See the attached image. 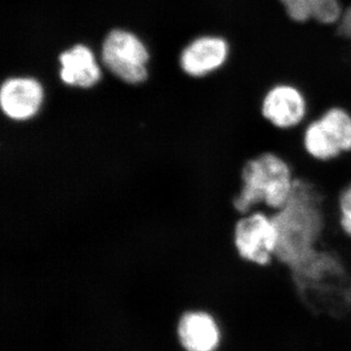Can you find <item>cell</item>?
Segmentation results:
<instances>
[{"label":"cell","mask_w":351,"mask_h":351,"mask_svg":"<svg viewBox=\"0 0 351 351\" xmlns=\"http://www.w3.org/2000/svg\"><path fill=\"white\" fill-rule=\"evenodd\" d=\"M270 214L279 234L274 260L289 269L306 262L317 248L330 219L339 218L338 200L313 182L298 177L290 199Z\"/></svg>","instance_id":"obj_1"},{"label":"cell","mask_w":351,"mask_h":351,"mask_svg":"<svg viewBox=\"0 0 351 351\" xmlns=\"http://www.w3.org/2000/svg\"><path fill=\"white\" fill-rule=\"evenodd\" d=\"M294 178L290 163L276 152L252 157L242 167L241 188L233 207L239 216L260 208L274 213L290 199Z\"/></svg>","instance_id":"obj_2"},{"label":"cell","mask_w":351,"mask_h":351,"mask_svg":"<svg viewBox=\"0 0 351 351\" xmlns=\"http://www.w3.org/2000/svg\"><path fill=\"white\" fill-rule=\"evenodd\" d=\"M278 240L271 214L262 208L240 216L233 228V243L240 258L258 267L274 262Z\"/></svg>","instance_id":"obj_3"},{"label":"cell","mask_w":351,"mask_h":351,"mask_svg":"<svg viewBox=\"0 0 351 351\" xmlns=\"http://www.w3.org/2000/svg\"><path fill=\"white\" fill-rule=\"evenodd\" d=\"M103 60L108 69L124 82L140 83L147 77L149 53L130 32H110L104 43Z\"/></svg>","instance_id":"obj_4"},{"label":"cell","mask_w":351,"mask_h":351,"mask_svg":"<svg viewBox=\"0 0 351 351\" xmlns=\"http://www.w3.org/2000/svg\"><path fill=\"white\" fill-rule=\"evenodd\" d=\"M260 112L274 128L292 130L308 117L309 104L297 87L281 84L272 87L260 101Z\"/></svg>","instance_id":"obj_5"},{"label":"cell","mask_w":351,"mask_h":351,"mask_svg":"<svg viewBox=\"0 0 351 351\" xmlns=\"http://www.w3.org/2000/svg\"><path fill=\"white\" fill-rule=\"evenodd\" d=\"M43 100V87L31 78L7 80L0 92L2 110L7 117L15 120L31 119L38 112Z\"/></svg>","instance_id":"obj_6"},{"label":"cell","mask_w":351,"mask_h":351,"mask_svg":"<svg viewBox=\"0 0 351 351\" xmlns=\"http://www.w3.org/2000/svg\"><path fill=\"white\" fill-rule=\"evenodd\" d=\"M228 44L217 36H204L193 41L184 49L182 68L191 76H204L221 68L228 57Z\"/></svg>","instance_id":"obj_7"},{"label":"cell","mask_w":351,"mask_h":351,"mask_svg":"<svg viewBox=\"0 0 351 351\" xmlns=\"http://www.w3.org/2000/svg\"><path fill=\"white\" fill-rule=\"evenodd\" d=\"M179 336L188 351H214L219 345V330L209 313L191 311L180 321Z\"/></svg>","instance_id":"obj_8"},{"label":"cell","mask_w":351,"mask_h":351,"mask_svg":"<svg viewBox=\"0 0 351 351\" xmlns=\"http://www.w3.org/2000/svg\"><path fill=\"white\" fill-rule=\"evenodd\" d=\"M62 80L66 84L91 87L100 80L101 71L89 48L76 45L60 56Z\"/></svg>","instance_id":"obj_9"},{"label":"cell","mask_w":351,"mask_h":351,"mask_svg":"<svg viewBox=\"0 0 351 351\" xmlns=\"http://www.w3.org/2000/svg\"><path fill=\"white\" fill-rule=\"evenodd\" d=\"M304 149L309 156L318 161L332 160L343 154L338 145L328 135L318 117L307 120L302 124Z\"/></svg>","instance_id":"obj_10"},{"label":"cell","mask_w":351,"mask_h":351,"mask_svg":"<svg viewBox=\"0 0 351 351\" xmlns=\"http://www.w3.org/2000/svg\"><path fill=\"white\" fill-rule=\"evenodd\" d=\"M318 119L328 135L343 154L351 152V112L341 106H332L324 110Z\"/></svg>","instance_id":"obj_11"},{"label":"cell","mask_w":351,"mask_h":351,"mask_svg":"<svg viewBox=\"0 0 351 351\" xmlns=\"http://www.w3.org/2000/svg\"><path fill=\"white\" fill-rule=\"evenodd\" d=\"M343 12L345 10L339 0H309L311 19L320 24H339Z\"/></svg>","instance_id":"obj_12"},{"label":"cell","mask_w":351,"mask_h":351,"mask_svg":"<svg viewBox=\"0 0 351 351\" xmlns=\"http://www.w3.org/2000/svg\"><path fill=\"white\" fill-rule=\"evenodd\" d=\"M339 226L348 237H351V182L339 195Z\"/></svg>","instance_id":"obj_13"},{"label":"cell","mask_w":351,"mask_h":351,"mask_svg":"<svg viewBox=\"0 0 351 351\" xmlns=\"http://www.w3.org/2000/svg\"><path fill=\"white\" fill-rule=\"evenodd\" d=\"M289 17L297 23L311 19L309 0H280Z\"/></svg>","instance_id":"obj_14"},{"label":"cell","mask_w":351,"mask_h":351,"mask_svg":"<svg viewBox=\"0 0 351 351\" xmlns=\"http://www.w3.org/2000/svg\"><path fill=\"white\" fill-rule=\"evenodd\" d=\"M338 32L343 38L351 39V7L343 12V17L339 22Z\"/></svg>","instance_id":"obj_15"}]
</instances>
